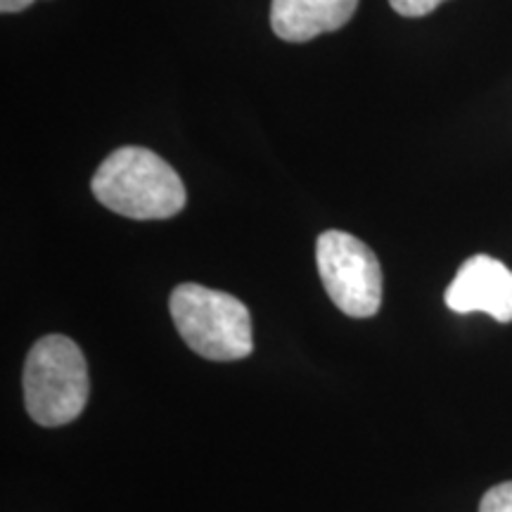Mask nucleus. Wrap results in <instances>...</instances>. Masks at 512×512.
I'll return each mask as SVG.
<instances>
[{"mask_svg":"<svg viewBox=\"0 0 512 512\" xmlns=\"http://www.w3.org/2000/svg\"><path fill=\"white\" fill-rule=\"evenodd\" d=\"M325 292L351 318H370L382 304V268L373 249L344 230H325L316 242Z\"/></svg>","mask_w":512,"mask_h":512,"instance_id":"20e7f679","label":"nucleus"},{"mask_svg":"<svg viewBox=\"0 0 512 512\" xmlns=\"http://www.w3.org/2000/svg\"><path fill=\"white\" fill-rule=\"evenodd\" d=\"M169 311L183 342L207 361H240L252 354V316L233 294L183 283L171 292Z\"/></svg>","mask_w":512,"mask_h":512,"instance_id":"f03ea898","label":"nucleus"},{"mask_svg":"<svg viewBox=\"0 0 512 512\" xmlns=\"http://www.w3.org/2000/svg\"><path fill=\"white\" fill-rule=\"evenodd\" d=\"M34 5V0H0V12L3 15H15V12H22Z\"/></svg>","mask_w":512,"mask_h":512,"instance_id":"1a4fd4ad","label":"nucleus"},{"mask_svg":"<svg viewBox=\"0 0 512 512\" xmlns=\"http://www.w3.org/2000/svg\"><path fill=\"white\" fill-rule=\"evenodd\" d=\"M24 406L43 427L74 422L88 403V366L79 344L48 335L31 347L24 363Z\"/></svg>","mask_w":512,"mask_h":512,"instance_id":"7ed1b4c3","label":"nucleus"},{"mask_svg":"<svg viewBox=\"0 0 512 512\" xmlns=\"http://www.w3.org/2000/svg\"><path fill=\"white\" fill-rule=\"evenodd\" d=\"M444 0H389V5L399 12L401 17H425L437 10Z\"/></svg>","mask_w":512,"mask_h":512,"instance_id":"6e6552de","label":"nucleus"},{"mask_svg":"<svg viewBox=\"0 0 512 512\" xmlns=\"http://www.w3.org/2000/svg\"><path fill=\"white\" fill-rule=\"evenodd\" d=\"M479 512H512V482H503L486 491Z\"/></svg>","mask_w":512,"mask_h":512,"instance_id":"0eeeda50","label":"nucleus"},{"mask_svg":"<svg viewBox=\"0 0 512 512\" xmlns=\"http://www.w3.org/2000/svg\"><path fill=\"white\" fill-rule=\"evenodd\" d=\"M91 190L102 207L136 221L171 219L185 207V185L147 147H119L95 171Z\"/></svg>","mask_w":512,"mask_h":512,"instance_id":"f257e3e1","label":"nucleus"},{"mask_svg":"<svg viewBox=\"0 0 512 512\" xmlns=\"http://www.w3.org/2000/svg\"><path fill=\"white\" fill-rule=\"evenodd\" d=\"M446 306L456 313H489L498 323L512 320V271L494 256L477 254L458 268L446 290Z\"/></svg>","mask_w":512,"mask_h":512,"instance_id":"39448f33","label":"nucleus"},{"mask_svg":"<svg viewBox=\"0 0 512 512\" xmlns=\"http://www.w3.org/2000/svg\"><path fill=\"white\" fill-rule=\"evenodd\" d=\"M356 8L358 0H273L271 27L287 43H306L342 29Z\"/></svg>","mask_w":512,"mask_h":512,"instance_id":"423d86ee","label":"nucleus"}]
</instances>
